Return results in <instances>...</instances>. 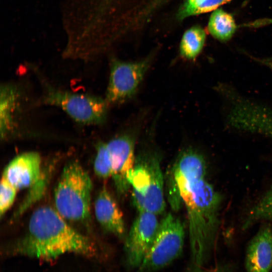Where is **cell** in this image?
<instances>
[{
  "label": "cell",
  "instance_id": "obj_1",
  "mask_svg": "<svg viewBox=\"0 0 272 272\" xmlns=\"http://www.w3.org/2000/svg\"><path fill=\"white\" fill-rule=\"evenodd\" d=\"M205 161L171 171L170 195L181 199L187 216L191 261L195 270L209 261L221 225L222 195L207 180Z\"/></svg>",
  "mask_w": 272,
  "mask_h": 272
},
{
  "label": "cell",
  "instance_id": "obj_2",
  "mask_svg": "<svg viewBox=\"0 0 272 272\" xmlns=\"http://www.w3.org/2000/svg\"><path fill=\"white\" fill-rule=\"evenodd\" d=\"M11 250L13 254L43 260L68 253L93 257L97 252L89 238L70 226L56 210L47 206L33 213L26 233Z\"/></svg>",
  "mask_w": 272,
  "mask_h": 272
},
{
  "label": "cell",
  "instance_id": "obj_3",
  "mask_svg": "<svg viewBox=\"0 0 272 272\" xmlns=\"http://www.w3.org/2000/svg\"><path fill=\"white\" fill-rule=\"evenodd\" d=\"M92 182L77 160L67 162L54 192L57 212L65 220L84 223L90 219Z\"/></svg>",
  "mask_w": 272,
  "mask_h": 272
},
{
  "label": "cell",
  "instance_id": "obj_4",
  "mask_svg": "<svg viewBox=\"0 0 272 272\" xmlns=\"http://www.w3.org/2000/svg\"><path fill=\"white\" fill-rule=\"evenodd\" d=\"M133 205L139 212L156 215L164 212L166 203L164 180L157 153L144 152L135 158L129 177Z\"/></svg>",
  "mask_w": 272,
  "mask_h": 272
},
{
  "label": "cell",
  "instance_id": "obj_5",
  "mask_svg": "<svg viewBox=\"0 0 272 272\" xmlns=\"http://www.w3.org/2000/svg\"><path fill=\"white\" fill-rule=\"evenodd\" d=\"M41 80L44 91L36 104L57 107L82 124L100 125L106 121L109 104L105 98L56 89Z\"/></svg>",
  "mask_w": 272,
  "mask_h": 272
},
{
  "label": "cell",
  "instance_id": "obj_6",
  "mask_svg": "<svg viewBox=\"0 0 272 272\" xmlns=\"http://www.w3.org/2000/svg\"><path fill=\"white\" fill-rule=\"evenodd\" d=\"M185 229L181 220L171 213L159 222L154 241L137 272H154L170 264L181 254Z\"/></svg>",
  "mask_w": 272,
  "mask_h": 272
},
{
  "label": "cell",
  "instance_id": "obj_7",
  "mask_svg": "<svg viewBox=\"0 0 272 272\" xmlns=\"http://www.w3.org/2000/svg\"><path fill=\"white\" fill-rule=\"evenodd\" d=\"M150 65V59L133 62L112 59L105 98L108 104L121 103L132 97Z\"/></svg>",
  "mask_w": 272,
  "mask_h": 272
},
{
  "label": "cell",
  "instance_id": "obj_8",
  "mask_svg": "<svg viewBox=\"0 0 272 272\" xmlns=\"http://www.w3.org/2000/svg\"><path fill=\"white\" fill-rule=\"evenodd\" d=\"M156 215L139 212L125 238L124 251L127 265L138 268L149 250L159 227Z\"/></svg>",
  "mask_w": 272,
  "mask_h": 272
},
{
  "label": "cell",
  "instance_id": "obj_9",
  "mask_svg": "<svg viewBox=\"0 0 272 272\" xmlns=\"http://www.w3.org/2000/svg\"><path fill=\"white\" fill-rule=\"evenodd\" d=\"M111 166V176L116 191L124 195L131 187L129 177L135 158L134 141L128 134L118 135L106 143Z\"/></svg>",
  "mask_w": 272,
  "mask_h": 272
},
{
  "label": "cell",
  "instance_id": "obj_10",
  "mask_svg": "<svg viewBox=\"0 0 272 272\" xmlns=\"http://www.w3.org/2000/svg\"><path fill=\"white\" fill-rule=\"evenodd\" d=\"M42 174L41 157L31 151L14 158L5 167L2 177L19 190L31 187Z\"/></svg>",
  "mask_w": 272,
  "mask_h": 272
},
{
  "label": "cell",
  "instance_id": "obj_11",
  "mask_svg": "<svg viewBox=\"0 0 272 272\" xmlns=\"http://www.w3.org/2000/svg\"><path fill=\"white\" fill-rule=\"evenodd\" d=\"M272 225L262 226L249 242L246 251V272H269L272 268Z\"/></svg>",
  "mask_w": 272,
  "mask_h": 272
},
{
  "label": "cell",
  "instance_id": "obj_12",
  "mask_svg": "<svg viewBox=\"0 0 272 272\" xmlns=\"http://www.w3.org/2000/svg\"><path fill=\"white\" fill-rule=\"evenodd\" d=\"M96 218L106 232L123 239L126 236L122 212L105 186L98 192L94 202Z\"/></svg>",
  "mask_w": 272,
  "mask_h": 272
},
{
  "label": "cell",
  "instance_id": "obj_13",
  "mask_svg": "<svg viewBox=\"0 0 272 272\" xmlns=\"http://www.w3.org/2000/svg\"><path fill=\"white\" fill-rule=\"evenodd\" d=\"M16 85H1L0 99L1 136L5 139L16 129V116L19 112L21 97Z\"/></svg>",
  "mask_w": 272,
  "mask_h": 272
},
{
  "label": "cell",
  "instance_id": "obj_14",
  "mask_svg": "<svg viewBox=\"0 0 272 272\" xmlns=\"http://www.w3.org/2000/svg\"><path fill=\"white\" fill-rule=\"evenodd\" d=\"M208 28L215 38L221 42H226L233 37L237 27L230 14L222 9H217L211 15Z\"/></svg>",
  "mask_w": 272,
  "mask_h": 272
},
{
  "label": "cell",
  "instance_id": "obj_15",
  "mask_svg": "<svg viewBox=\"0 0 272 272\" xmlns=\"http://www.w3.org/2000/svg\"><path fill=\"white\" fill-rule=\"evenodd\" d=\"M206 39L205 30L199 26L188 29L182 35L179 51L181 56L188 60L195 59L201 52Z\"/></svg>",
  "mask_w": 272,
  "mask_h": 272
},
{
  "label": "cell",
  "instance_id": "obj_16",
  "mask_svg": "<svg viewBox=\"0 0 272 272\" xmlns=\"http://www.w3.org/2000/svg\"><path fill=\"white\" fill-rule=\"evenodd\" d=\"M260 221L268 222L272 225V185L249 211L244 221L242 229H247Z\"/></svg>",
  "mask_w": 272,
  "mask_h": 272
},
{
  "label": "cell",
  "instance_id": "obj_17",
  "mask_svg": "<svg viewBox=\"0 0 272 272\" xmlns=\"http://www.w3.org/2000/svg\"><path fill=\"white\" fill-rule=\"evenodd\" d=\"M231 0H186L179 9L177 17L183 20L188 17L207 13L218 9Z\"/></svg>",
  "mask_w": 272,
  "mask_h": 272
},
{
  "label": "cell",
  "instance_id": "obj_18",
  "mask_svg": "<svg viewBox=\"0 0 272 272\" xmlns=\"http://www.w3.org/2000/svg\"><path fill=\"white\" fill-rule=\"evenodd\" d=\"M96 149V154L94 162L95 174L101 179L111 177V166L106 143L99 142Z\"/></svg>",
  "mask_w": 272,
  "mask_h": 272
},
{
  "label": "cell",
  "instance_id": "obj_19",
  "mask_svg": "<svg viewBox=\"0 0 272 272\" xmlns=\"http://www.w3.org/2000/svg\"><path fill=\"white\" fill-rule=\"evenodd\" d=\"M18 189L2 177L0 184V215L2 217L14 202Z\"/></svg>",
  "mask_w": 272,
  "mask_h": 272
},
{
  "label": "cell",
  "instance_id": "obj_20",
  "mask_svg": "<svg viewBox=\"0 0 272 272\" xmlns=\"http://www.w3.org/2000/svg\"><path fill=\"white\" fill-rule=\"evenodd\" d=\"M197 272H232L231 268L225 264L218 265L216 267L210 270L201 271L200 269L196 270Z\"/></svg>",
  "mask_w": 272,
  "mask_h": 272
},
{
  "label": "cell",
  "instance_id": "obj_21",
  "mask_svg": "<svg viewBox=\"0 0 272 272\" xmlns=\"http://www.w3.org/2000/svg\"><path fill=\"white\" fill-rule=\"evenodd\" d=\"M264 63L266 64L270 68V69L272 71V63H271L270 62H266Z\"/></svg>",
  "mask_w": 272,
  "mask_h": 272
},
{
  "label": "cell",
  "instance_id": "obj_22",
  "mask_svg": "<svg viewBox=\"0 0 272 272\" xmlns=\"http://www.w3.org/2000/svg\"><path fill=\"white\" fill-rule=\"evenodd\" d=\"M109 1H110V0H105V3L106 2H109Z\"/></svg>",
  "mask_w": 272,
  "mask_h": 272
}]
</instances>
